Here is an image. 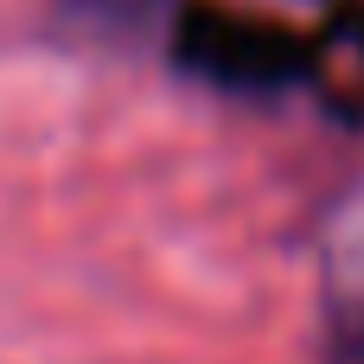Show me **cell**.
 <instances>
[{
  "mask_svg": "<svg viewBox=\"0 0 364 364\" xmlns=\"http://www.w3.org/2000/svg\"><path fill=\"white\" fill-rule=\"evenodd\" d=\"M179 58L205 83H224V90H275L307 70L301 38H288L275 26L230 19V13H192L179 26Z\"/></svg>",
  "mask_w": 364,
  "mask_h": 364,
  "instance_id": "1",
  "label": "cell"
}]
</instances>
